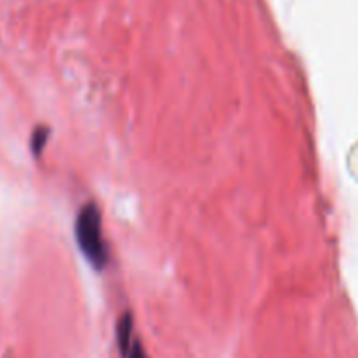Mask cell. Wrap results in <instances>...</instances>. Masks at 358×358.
Listing matches in <instances>:
<instances>
[{
  "label": "cell",
  "mask_w": 358,
  "mask_h": 358,
  "mask_svg": "<svg viewBox=\"0 0 358 358\" xmlns=\"http://www.w3.org/2000/svg\"><path fill=\"white\" fill-rule=\"evenodd\" d=\"M103 220L96 203L90 201L80 206L76 217V241L79 252L84 255L87 264L96 271H103L110 262V250L103 236Z\"/></svg>",
  "instance_id": "cell-1"
},
{
  "label": "cell",
  "mask_w": 358,
  "mask_h": 358,
  "mask_svg": "<svg viewBox=\"0 0 358 358\" xmlns=\"http://www.w3.org/2000/svg\"><path fill=\"white\" fill-rule=\"evenodd\" d=\"M135 339V320H133L131 311H124L119 317L115 325V343H117L119 353L124 352Z\"/></svg>",
  "instance_id": "cell-2"
},
{
  "label": "cell",
  "mask_w": 358,
  "mask_h": 358,
  "mask_svg": "<svg viewBox=\"0 0 358 358\" xmlns=\"http://www.w3.org/2000/svg\"><path fill=\"white\" fill-rule=\"evenodd\" d=\"M49 138H51V129H49L48 126L41 124L34 129V133H31L30 136V149L34 157H41L42 154H44L45 145L49 143Z\"/></svg>",
  "instance_id": "cell-3"
},
{
  "label": "cell",
  "mask_w": 358,
  "mask_h": 358,
  "mask_svg": "<svg viewBox=\"0 0 358 358\" xmlns=\"http://www.w3.org/2000/svg\"><path fill=\"white\" fill-rule=\"evenodd\" d=\"M121 358H150V357L147 355L145 348H143V345L140 343V339L135 338L131 345L121 353Z\"/></svg>",
  "instance_id": "cell-4"
}]
</instances>
